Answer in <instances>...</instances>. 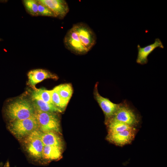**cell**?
I'll list each match as a JSON object with an SVG mask.
<instances>
[{
    "instance_id": "52a82bcc",
    "label": "cell",
    "mask_w": 167,
    "mask_h": 167,
    "mask_svg": "<svg viewBox=\"0 0 167 167\" xmlns=\"http://www.w3.org/2000/svg\"><path fill=\"white\" fill-rule=\"evenodd\" d=\"M96 83L94 90V95L96 101L101 108L105 116V122L109 119L117 110L119 104H117L111 101L109 99L103 97L99 93Z\"/></svg>"
},
{
    "instance_id": "7a4b0ae2",
    "label": "cell",
    "mask_w": 167,
    "mask_h": 167,
    "mask_svg": "<svg viewBox=\"0 0 167 167\" xmlns=\"http://www.w3.org/2000/svg\"><path fill=\"white\" fill-rule=\"evenodd\" d=\"M4 113L10 122L23 120L35 115V109L29 101L25 99H19L8 104Z\"/></svg>"
},
{
    "instance_id": "9a60e30c",
    "label": "cell",
    "mask_w": 167,
    "mask_h": 167,
    "mask_svg": "<svg viewBox=\"0 0 167 167\" xmlns=\"http://www.w3.org/2000/svg\"><path fill=\"white\" fill-rule=\"evenodd\" d=\"M108 129V134L117 133L135 127L118 121L110 120L105 122Z\"/></svg>"
},
{
    "instance_id": "e0dca14e",
    "label": "cell",
    "mask_w": 167,
    "mask_h": 167,
    "mask_svg": "<svg viewBox=\"0 0 167 167\" xmlns=\"http://www.w3.org/2000/svg\"><path fill=\"white\" fill-rule=\"evenodd\" d=\"M51 92L52 90H47L43 88L36 89L32 93V99H38L45 102L52 103Z\"/></svg>"
},
{
    "instance_id": "2e32d148",
    "label": "cell",
    "mask_w": 167,
    "mask_h": 167,
    "mask_svg": "<svg viewBox=\"0 0 167 167\" xmlns=\"http://www.w3.org/2000/svg\"><path fill=\"white\" fill-rule=\"evenodd\" d=\"M54 88L63 100L68 104L73 92V88L71 84H61L56 86Z\"/></svg>"
},
{
    "instance_id": "5bb4252c",
    "label": "cell",
    "mask_w": 167,
    "mask_h": 167,
    "mask_svg": "<svg viewBox=\"0 0 167 167\" xmlns=\"http://www.w3.org/2000/svg\"><path fill=\"white\" fill-rule=\"evenodd\" d=\"M32 105L35 110L41 111L59 113L63 111L58 108L52 103L45 102L41 100L32 99Z\"/></svg>"
},
{
    "instance_id": "30bf717a",
    "label": "cell",
    "mask_w": 167,
    "mask_h": 167,
    "mask_svg": "<svg viewBox=\"0 0 167 167\" xmlns=\"http://www.w3.org/2000/svg\"><path fill=\"white\" fill-rule=\"evenodd\" d=\"M158 47L161 49L164 48L162 42L159 38H156L154 42L152 44L143 47L138 45L137 46L138 55L136 60V62L141 65L147 64L148 61V56L155 49Z\"/></svg>"
},
{
    "instance_id": "8fae6325",
    "label": "cell",
    "mask_w": 167,
    "mask_h": 167,
    "mask_svg": "<svg viewBox=\"0 0 167 167\" xmlns=\"http://www.w3.org/2000/svg\"><path fill=\"white\" fill-rule=\"evenodd\" d=\"M28 84L33 87L45 79H51L57 80L58 78L55 74L47 70L41 69L30 71L28 73Z\"/></svg>"
},
{
    "instance_id": "3957f363",
    "label": "cell",
    "mask_w": 167,
    "mask_h": 167,
    "mask_svg": "<svg viewBox=\"0 0 167 167\" xmlns=\"http://www.w3.org/2000/svg\"><path fill=\"white\" fill-rule=\"evenodd\" d=\"M7 128L16 138L20 139L39 129L35 115L24 119L10 122Z\"/></svg>"
},
{
    "instance_id": "d6986e66",
    "label": "cell",
    "mask_w": 167,
    "mask_h": 167,
    "mask_svg": "<svg viewBox=\"0 0 167 167\" xmlns=\"http://www.w3.org/2000/svg\"><path fill=\"white\" fill-rule=\"evenodd\" d=\"M24 5L28 13L31 15L36 16L39 15L37 0H25L23 1Z\"/></svg>"
},
{
    "instance_id": "9c48e42d",
    "label": "cell",
    "mask_w": 167,
    "mask_h": 167,
    "mask_svg": "<svg viewBox=\"0 0 167 167\" xmlns=\"http://www.w3.org/2000/svg\"><path fill=\"white\" fill-rule=\"evenodd\" d=\"M39 3L48 7L54 14L55 17L63 18L69 11L67 2L63 0H39Z\"/></svg>"
},
{
    "instance_id": "44dd1931",
    "label": "cell",
    "mask_w": 167,
    "mask_h": 167,
    "mask_svg": "<svg viewBox=\"0 0 167 167\" xmlns=\"http://www.w3.org/2000/svg\"><path fill=\"white\" fill-rule=\"evenodd\" d=\"M4 167H10L9 162L7 161Z\"/></svg>"
},
{
    "instance_id": "ffe728a7",
    "label": "cell",
    "mask_w": 167,
    "mask_h": 167,
    "mask_svg": "<svg viewBox=\"0 0 167 167\" xmlns=\"http://www.w3.org/2000/svg\"><path fill=\"white\" fill-rule=\"evenodd\" d=\"M38 2V10L39 15L56 17L54 14L48 7L44 5L39 3Z\"/></svg>"
},
{
    "instance_id": "8992f818",
    "label": "cell",
    "mask_w": 167,
    "mask_h": 167,
    "mask_svg": "<svg viewBox=\"0 0 167 167\" xmlns=\"http://www.w3.org/2000/svg\"><path fill=\"white\" fill-rule=\"evenodd\" d=\"M110 120L122 122L133 127L139 122L138 116L125 101L119 104L116 111L108 120Z\"/></svg>"
},
{
    "instance_id": "5b68a950",
    "label": "cell",
    "mask_w": 167,
    "mask_h": 167,
    "mask_svg": "<svg viewBox=\"0 0 167 167\" xmlns=\"http://www.w3.org/2000/svg\"><path fill=\"white\" fill-rule=\"evenodd\" d=\"M41 131H35L22 139L24 148L28 154L36 159L42 158L44 147L40 136Z\"/></svg>"
},
{
    "instance_id": "4fadbf2b",
    "label": "cell",
    "mask_w": 167,
    "mask_h": 167,
    "mask_svg": "<svg viewBox=\"0 0 167 167\" xmlns=\"http://www.w3.org/2000/svg\"><path fill=\"white\" fill-rule=\"evenodd\" d=\"M62 148L57 146L44 145L42 152V158L47 160H57L62 156Z\"/></svg>"
},
{
    "instance_id": "ac0fdd59",
    "label": "cell",
    "mask_w": 167,
    "mask_h": 167,
    "mask_svg": "<svg viewBox=\"0 0 167 167\" xmlns=\"http://www.w3.org/2000/svg\"><path fill=\"white\" fill-rule=\"evenodd\" d=\"M51 101L53 104L63 111L67 105L61 98L54 88L52 90Z\"/></svg>"
},
{
    "instance_id": "ba28073f",
    "label": "cell",
    "mask_w": 167,
    "mask_h": 167,
    "mask_svg": "<svg viewBox=\"0 0 167 167\" xmlns=\"http://www.w3.org/2000/svg\"><path fill=\"white\" fill-rule=\"evenodd\" d=\"M135 127L117 133L108 134L107 140L110 143L119 146L130 143L134 139L137 132Z\"/></svg>"
},
{
    "instance_id": "6da1fadb",
    "label": "cell",
    "mask_w": 167,
    "mask_h": 167,
    "mask_svg": "<svg viewBox=\"0 0 167 167\" xmlns=\"http://www.w3.org/2000/svg\"><path fill=\"white\" fill-rule=\"evenodd\" d=\"M96 36L93 30L82 23L74 24L66 33L64 39L66 48L78 54L88 52L95 44Z\"/></svg>"
},
{
    "instance_id": "277c9868",
    "label": "cell",
    "mask_w": 167,
    "mask_h": 167,
    "mask_svg": "<svg viewBox=\"0 0 167 167\" xmlns=\"http://www.w3.org/2000/svg\"><path fill=\"white\" fill-rule=\"evenodd\" d=\"M35 115L37 119L39 131L43 132L53 131L61 133L60 120L56 113L35 110Z\"/></svg>"
},
{
    "instance_id": "7c38bea8",
    "label": "cell",
    "mask_w": 167,
    "mask_h": 167,
    "mask_svg": "<svg viewBox=\"0 0 167 167\" xmlns=\"http://www.w3.org/2000/svg\"><path fill=\"white\" fill-rule=\"evenodd\" d=\"M41 132V138L44 145L57 146L62 148V141L59 134L53 131Z\"/></svg>"
},
{
    "instance_id": "7402d4cb",
    "label": "cell",
    "mask_w": 167,
    "mask_h": 167,
    "mask_svg": "<svg viewBox=\"0 0 167 167\" xmlns=\"http://www.w3.org/2000/svg\"><path fill=\"white\" fill-rule=\"evenodd\" d=\"M1 41V39H0V41Z\"/></svg>"
}]
</instances>
